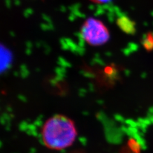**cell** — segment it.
Here are the masks:
<instances>
[{
	"mask_svg": "<svg viewBox=\"0 0 153 153\" xmlns=\"http://www.w3.org/2000/svg\"><path fill=\"white\" fill-rule=\"evenodd\" d=\"M76 137L74 122L63 115H56L45 123L42 138L45 146L51 149L62 150L72 145Z\"/></svg>",
	"mask_w": 153,
	"mask_h": 153,
	"instance_id": "obj_1",
	"label": "cell"
},
{
	"mask_svg": "<svg viewBox=\"0 0 153 153\" xmlns=\"http://www.w3.org/2000/svg\"><path fill=\"white\" fill-rule=\"evenodd\" d=\"M116 25L124 33L133 35L136 32V24L127 16H120L116 20Z\"/></svg>",
	"mask_w": 153,
	"mask_h": 153,
	"instance_id": "obj_3",
	"label": "cell"
},
{
	"mask_svg": "<svg viewBox=\"0 0 153 153\" xmlns=\"http://www.w3.org/2000/svg\"><path fill=\"white\" fill-rule=\"evenodd\" d=\"M80 35L82 39L90 46H102L109 41L111 38L109 29L98 18L89 17L81 25Z\"/></svg>",
	"mask_w": 153,
	"mask_h": 153,
	"instance_id": "obj_2",
	"label": "cell"
},
{
	"mask_svg": "<svg viewBox=\"0 0 153 153\" xmlns=\"http://www.w3.org/2000/svg\"><path fill=\"white\" fill-rule=\"evenodd\" d=\"M89 1L95 4H100V5H103V4H107L111 3L113 0H88Z\"/></svg>",
	"mask_w": 153,
	"mask_h": 153,
	"instance_id": "obj_4",
	"label": "cell"
}]
</instances>
